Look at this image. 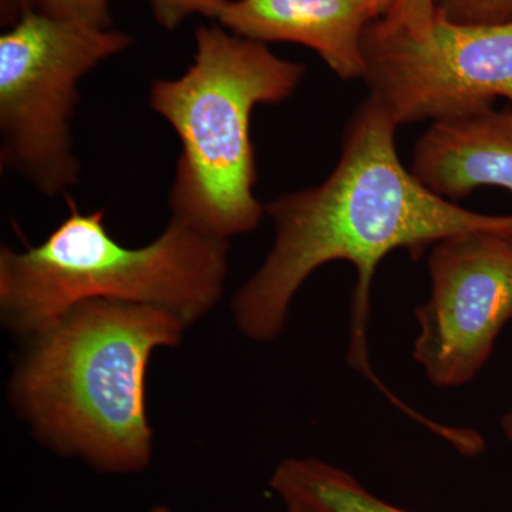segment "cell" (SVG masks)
I'll return each mask as SVG.
<instances>
[{
  "instance_id": "6",
  "label": "cell",
  "mask_w": 512,
  "mask_h": 512,
  "mask_svg": "<svg viewBox=\"0 0 512 512\" xmlns=\"http://www.w3.org/2000/svg\"><path fill=\"white\" fill-rule=\"evenodd\" d=\"M370 96L397 127L512 104V22L463 25L436 12L421 35L377 19L362 40Z\"/></svg>"
},
{
  "instance_id": "4",
  "label": "cell",
  "mask_w": 512,
  "mask_h": 512,
  "mask_svg": "<svg viewBox=\"0 0 512 512\" xmlns=\"http://www.w3.org/2000/svg\"><path fill=\"white\" fill-rule=\"evenodd\" d=\"M227 275V239L171 218L150 244L124 247L103 212L70 201L42 244L0 251V319L25 340L79 303L109 299L165 309L190 328L220 302Z\"/></svg>"
},
{
  "instance_id": "1",
  "label": "cell",
  "mask_w": 512,
  "mask_h": 512,
  "mask_svg": "<svg viewBox=\"0 0 512 512\" xmlns=\"http://www.w3.org/2000/svg\"><path fill=\"white\" fill-rule=\"evenodd\" d=\"M396 124L372 97L350 121L332 174L316 187L265 204L275 241L254 275L232 299L245 338L272 342L284 332L293 298L320 266H355L349 366L402 412L410 407L377 377L369 359L367 323L377 266L390 252L416 258L441 239L478 229L512 232V215L478 214L429 190L406 170L396 147Z\"/></svg>"
},
{
  "instance_id": "17",
  "label": "cell",
  "mask_w": 512,
  "mask_h": 512,
  "mask_svg": "<svg viewBox=\"0 0 512 512\" xmlns=\"http://www.w3.org/2000/svg\"><path fill=\"white\" fill-rule=\"evenodd\" d=\"M285 512H316L298 504H285Z\"/></svg>"
},
{
  "instance_id": "9",
  "label": "cell",
  "mask_w": 512,
  "mask_h": 512,
  "mask_svg": "<svg viewBox=\"0 0 512 512\" xmlns=\"http://www.w3.org/2000/svg\"><path fill=\"white\" fill-rule=\"evenodd\" d=\"M410 170L450 201L480 187L512 192V104L431 123L417 141Z\"/></svg>"
},
{
  "instance_id": "14",
  "label": "cell",
  "mask_w": 512,
  "mask_h": 512,
  "mask_svg": "<svg viewBox=\"0 0 512 512\" xmlns=\"http://www.w3.org/2000/svg\"><path fill=\"white\" fill-rule=\"evenodd\" d=\"M436 16L434 0H397L389 15L384 16L387 25L421 35L430 28Z\"/></svg>"
},
{
  "instance_id": "10",
  "label": "cell",
  "mask_w": 512,
  "mask_h": 512,
  "mask_svg": "<svg viewBox=\"0 0 512 512\" xmlns=\"http://www.w3.org/2000/svg\"><path fill=\"white\" fill-rule=\"evenodd\" d=\"M269 485L284 504L316 512H412L387 503L348 471L318 458H286L275 468Z\"/></svg>"
},
{
  "instance_id": "13",
  "label": "cell",
  "mask_w": 512,
  "mask_h": 512,
  "mask_svg": "<svg viewBox=\"0 0 512 512\" xmlns=\"http://www.w3.org/2000/svg\"><path fill=\"white\" fill-rule=\"evenodd\" d=\"M153 10L154 18L164 29H177L185 19L192 15L217 18L225 3L232 0H147Z\"/></svg>"
},
{
  "instance_id": "5",
  "label": "cell",
  "mask_w": 512,
  "mask_h": 512,
  "mask_svg": "<svg viewBox=\"0 0 512 512\" xmlns=\"http://www.w3.org/2000/svg\"><path fill=\"white\" fill-rule=\"evenodd\" d=\"M133 43L120 30L23 10L0 37V161L49 197L80 178L72 119L79 84Z\"/></svg>"
},
{
  "instance_id": "2",
  "label": "cell",
  "mask_w": 512,
  "mask_h": 512,
  "mask_svg": "<svg viewBox=\"0 0 512 512\" xmlns=\"http://www.w3.org/2000/svg\"><path fill=\"white\" fill-rule=\"evenodd\" d=\"M188 326L156 306L93 299L25 339L9 399L40 443L106 474H136L153 458L147 370Z\"/></svg>"
},
{
  "instance_id": "18",
  "label": "cell",
  "mask_w": 512,
  "mask_h": 512,
  "mask_svg": "<svg viewBox=\"0 0 512 512\" xmlns=\"http://www.w3.org/2000/svg\"><path fill=\"white\" fill-rule=\"evenodd\" d=\"M148 512H173L170 508L165 507V505H157V507L151 508Z\"/></svg>"
},
{
  "instance_id": "16",
  "label": "cell",
  "mask_w": 512,
  "mask_h": 512,
  "mask_svg": "<svg viewBox=\"0 0 512 512\" xmlns=\"http://www.w3.org/2000/svg\"><path fill=\"white\" fill-rule=\"evenodd\" d=\"M369 2L375 6L377 12L380 13V16L384 18V16H387L390 12H392V9L394 8V5H396L397 0H369Z\"/></svg>"
},
{
  "instance_id": "12",
  "label": "cell",
  "mask_w": 512,
  "mask_h": 512,
  "mask_svg": "<svg viewBox=\"0 0 512 512\" xmlns=\"http://www.w3.org/2000/svg\"><path fill=\"white\" fill-rule=\"evenodd\" d=\"M436 12L463 25L512 22V0H434Z\"/></svg>"
},
{
  "instance_id": "3",
  "label": "cell",
  "mask_w": 512,
  "mask_h": 512,
  "mask_svg": "<svg viewBox=\"0 0 512 512\" xmlns=\"http://www.w3.org/2000/svg\"><path fill=\"white\" fill-rule=\"evenodd\" d=\"M303 74L302 63L265 43L222 26L197 29L187 72L156 80L150 90L151 107L181 143L168 198L175 220L227 241L258 228L265 207L254 194L252 111L288 99Z\"/></svg>"
},
{
  "instance_id": "15",
  "label": "cell",
  "mask_w": 512,
  "mask_h": 512,
  "mask_svg": "<svg viewBox=\"0 0 512 512\" xmlns=\"http://www.w3.org/2000/svg\"><path fill=\"white\" fill-rule=\"evenodd\" d=\"M501 429H503L504 437L512 448V402L501 419Z\"/></svg>"
},
{
  "instance_id": "7",
  "label": "cell",
  "mask_w": 512,
  "mask_h": 512,
  "mask_svg": "<svg viewBox=\"0 0 512 512\" xmlns=\"http://www.w3.org/2000/svg\"><path fill=\"white\" fill-rule=\"evenodd\" d=\"M430 296L414 309L413 359L437 389L473 382L512 320V232L441 239L427 261Z\"/></svg>"
},
{
  "instance_id": "8",
  "label": "cell",
  "mask_w": 512,
  "mask_h": 512,
  "mask_svg": "<svg viewBox=\"0 0 512 512\" xmlns=\"http://www.w3.org/2000/svg\"><path fill=\"white\" fill-rule=\"evenodd\" d=\"M382 18L369 0H232L217 18L222 28L256 42H288L318 53L343 80L363 79L362 40Z\"/></svg>"
},
{
  "instance_id": "11",
  "label": "cell",
  "mask_w": 512,
  "mask_h": 512,
  "mask_svg": "<svg viewBox=\"0 0 512 512\" xmlns=\"http://www.w3.org/2000/svg\"><path fill=\"white\" fill-rule=\"evenodd\" d=\"M23 10H35L53 18L72 20L94 28L110 29V0H13Z\"/></svg>"
}]
</instances>
